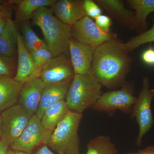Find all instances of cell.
<instances>
[{"label": "cell", "mask_w": 154, "mask_h": 154, "mask_svg": "<svg viewBox=\"0 0 154 154\" xmlns=\"http://www.w3.org/2000/svg\"><path fill=\"white\" fill-rule=\"evenodd\" d=\"M118 39L106 42L95 48L91 72L102 87L116 90L126 82L132 60Z\"/></svg>", "instance_id": "1"}, {"label": "cell", "mask_w": 154, "mask_h": 154, "mask_svg": "<svg viewBox=\"0 0 154 154\" xmlns=\"http://www.w3.org/2000/svg\"><path fill=\"white\" fill-rule=\"evenodd\" d=\"M32 18L33 24L41 30L54 57L65 55L69 51L71 26L61 22L47 7L38 9Z\"/></svg>", "instance_id": "2"}, {"label": "cell", "mask_w": 154, "mask_h": 154, "mask_svg": "<svg viewBox=\"0 0 154 154\" xmlns=\"http://www.w3.org/2000/svg\"><path fill=\"white\" fill-rule=\"evenodd\" d=\"M102 85L92 72L84 74H75L65 97L69 110L82 114L93 107L103 94Z\"/></svg>", "instance_id": "3"}, {"label": "cell", "mask_w": 154, "mask_h": 154, "mask_svg": "<svg viewBox=\"0 0 154 154\" xmlns=\"http://www.w3.org/2000/svg\"><path fill=\"white\" fill-rule=\"evenodd\" d=\"M82 114L70 110L51 134L46 146L58 154H81L78 131Z\"/></svg>", "instance_id": "4"}, {"label": "cell", "mask_w": 154, "mask_h": 154, "mask_svg": "<svg viewBox=\"0 0 154 154\" xmlns=\"http://www.w3.org/2000/svg\"><path fill=\"white\" fill-rule=\"evenodd\" d=\"M134 85L125 82L119 90L103 93L91 109L96 111L110 114L116 110L126 114L131 113L132 107L137 100L134 96Z\"/></svg>", "instance_id": "5"}, {"label": "cell", "mask_w": 154, "mask_h": 154, "mask_svg": "<svg viewBox=\"0 0 154 154\" xmlns=\"http://www.w3.org/2000/svg\"><path fill=\"white\" fill-rule=\"evenodd\" d=\"M153 98L149 78L144 77L139 95L133 106L131 113V118L135 119L139 128L135 141L137 146H141L143 137L149 132L154 123L151 108Z\"/></svg>", "instance_id": "6"}, {"label": "cell", "mask_w": 154, "mask_h": 154, "mask_svg": "<svg viewBox=\"0 0 154 154\" xmlns=\"http://www.w3.org/2000/svg\"><path fill=\"white\" fill-rule=\"evenodd\" d=\"M51 134L42 126L41 119L34 114L20 136L10 147L15 150L33 154L38 146L46 145Z\"/></svg>", "instance_id": "7"}, {"label": "cell", "mask_w": 154, "mask_h": 154, "mask_svg": "<svg viewBox=\"0 0 154 154\" xmlns=\"http://www.w3.org/2000/svg\"><path fill=\"white\" fill-rule=\"evenodd\" d=\"M71 36L81 43L94 48L106 42L117 39L116 34L102 30L87 16L72 25Z\"/></svg>", "instance_id": "8"}, {"label": "cell", "mask_w": 154, "mask_h": 154, "mask_svg": "<svg viewBox=\"0 0 154 154\" xmlns=\"http://www.w3.org/2000/svg\"><path fill=\"white\" fill-rule=\"evenodd\" d=\"M1 115L2 135L1 140L10 146L28 125L32 116L19 104L4 110Z\"/></svg>", "instance_id": "9"}, {"label": "cell", "mask_w": 154, "mask_h": 154, "mask_svg": "<svg viewBox=\"0 0 154 154\" xmlns=\"http://www.w3.org/2000/svg\"><path fill=\"white\" fill-rule=\"evenodd\" d=\"M71 62L65 55L55 57L40 70L38 77L46 85L60 83L74 75Z\"/></svg>", "instance_id": "10"}, {"label": "cell", "mask_w": 154, "mask_h": 154, "mask_svg": "<svg viewBox=\"0 0 154 154\" xmlns=\"http://www.w3.org/2000/svg\"><path fill=\"white\" fill-rule=\"evenodd\" d=\"M94 49V48L83 44L71 37L69 51L75 74H84L91 72Z\"/></svg>", "instance_id": "11"}, {"label": "cell", "mask_w": 154, "mask_h": 154, "mask_svg": "<svg viewBox=\"0 0 154 154\" xmlns=\"http://www.w3.org/2000/svg\"><path fill=\"white\" fill-rule=\"evenodd\" d=\"M46 85L38 77H34L24 83L19 95L18 104L30 115L36 114L42 91Z\"/></svg>", "instance_id": "12"}, {"label": "cell", "mask_w": 154, "mask_h": 154, "mask_svg": "<svg viewBox=\"0 0 154 154\" xmlns=\"http://www.w3.org/2000/svg\"><path fill=\"white\" fill-rule=\"evenodd\" d=\"M84 2V0H58L51 6V10L61 22L72 26L87 16Z\"/></svg>", "instance_id": "13"}, {"label": "cell", "mask_w": 154, "mask_h": 154, "mask_svg": "<svg viewBox=\"0 0 154 154\" xmlns=\"http://www.w3.org/2000/svg\"><path fill=\"white\" fill-rule=\"evenodd\" d=\"M17 49L18 67L14 79L25 83L34 77H38L40 71L35 65L31 54L25 47L22 35L19 33L17 35Z\"/></svg>", "instance_id": "14"}, {"label": "cell", "mask_w": 154, "mask_h": 154, "mask_svg": "<svg viewBox=\"0 0 154 154\" xmlns=\"http://www.w3.org/2000/svg\"><path fill=\"white\" fill-rule=\"evenodd\" d=\"M97 4L112 16L122 26L130 30H136L134 11L125 8L120 0H96Z\"/></svg>", "instance_id": "15"}, {"label": "cell", "mask_w": 154, "mask_h": 154, "mask_svg": "<svg viewBox=\"0 0 154 154\" xmlns=\"http://www.w3.org/2000/svg\"><path fill=\"white\" fill-rule=\"evenodd\" d=\"M72 79L60 83L47 84L42 91L36 115L41 119L47 108L55 103L65 99L66 96Z\"/></svg>", "instance_id": "16"}, {"label": "cell", "mask_w": 154, "mask_h": 154, "mask_svg": "<svg viewBox=\"0 0 154 154\" xmlns=\"http://www.w3.org/2000/svg\"><path fill=\"white\" fill-rule=\"evenodd\" d=\"M24 84L14 78L0 76V111L17 105Z\"/></svg>", "instance_id": "17"}, {"label": "cell", "mask_w": 154, "mask_h": 154, "mask_svg": "<svg viewBox=\"0 0 154 154\" xmlns=\"http://www.w3.org/2000/svg\"><path fill=\"white\" fill-rule=\"evenodd\" d=\"M69 111L65 100L51 105L46 109L42 117V126L52 134Z\"/></svg>", "instance_id": "18"}, {"label": "cell", "mask_w": 154, "mask_h": 154, "mask_svg": "<svg viewBox=\"0 0 154 154\" xmlns=\"http://www.w3.org/2000/svg\"><path fill=\"white\" fill-rule=\"evenodd\" d=\"M18 33L13 20L8 17L5 29L0 35V55L11 58L15 54Z\"/></svg>", "instance_id": "19"}, {"label": "cell", "mask_w": 154, "mask_h": 154, "mask_svg": "<svg viewBox=\"0 0 154 154\" xmlns=\"http://www.w3.org/2000/svg\"><path fill=\"white\" fill-rule=\"evenodd\" d=\"M134 10L136 30L139 34L146 30V19L154 13V0H128L127 1Z\"/></svg>", "instance_id": "20"}, {"label": "cell", "mask_w": 154, "mask_h": 154, "mask_svg": "<svg viewBox=\"0 0 154 154\" xmlns=\"http://www.w3.org/2000/svg\"><path fill=\"white\" fill-rule=\"evenodd\" d=\"M56 0H20L13 1L18 6L17 18L21 22L28 21L34 13L42 7L51 6Z\"/></svg>", "instance_id": "21"}, {"label": "cell", "mask_w": 154, "mask_h": 154, "mask_svg": "<svg viewBox=\"0 0 154 154\" xmlns=\"http://www.w3.org/2000/svg\"><path fill=\"white\" fill-rule=\"evenodd\" d=\"M86 154H119L110 137L99 135L89 142Z\"/></svg>", "instance_id": "22"}, {"label": "cell", "mask_w": 154, "mask_h": 154, "mask_svg": "<svg viewBox=\"0 0 154 154\" xmlns=\"http://www.w3.org/2000/svg\"><path fill=\"white\" fill-rule=\"evenodd\" d=\"M22 38L25 47L30 53L41 48H47L46 43L39 38L31 28L29 21L22 22Z\"/></svg>", "instance_id": "23"}, {"label": "cell", "mask_w": 154, "mask_h": 154, "mask_svg": "<svg viewBox=\"0 0 154 154\" xmlns=\"http://www.w3.org/2000/svg\"><path fill=\"white\" fill-rule=\"evenodd\" d=\"M152 20L153 25L150 29L131 38L125 43L122 42V47L129 52L143 45L154 42V16L152 17Z\"/></svg>", "instance_id": "24"}, {"label": "cell", "mask_w": 154, "mask_h": 154, "mask_svg": "<svg viewBox=\"0 0 154 154\" xmlns=\"http://www.w3.org/2000/svg\"><path fill=\"white\" fill-rule=\"evenodd\" d=\"M30 54L35 65L40 71L42 67L54 57L52 53L48 48L37 50Z\"/></svg>", "instance_id": "25"}, {"label": "cell", "mask_w": 154, "mask_h": 154, "mask_svg": "<svg viewBox=\"0 0 154 154\" xmlns=\"http://www.w3.org/2000/svg\"><path fill=\"white\" fill-rule=\"evenodd\" d=\"M84 7L86 15L92 19H96L103 13L100 6L92 0H84Z\"/></svg>", "instance_id": "26"}, {"label": "cell", "mask_w": 154, "mask_h": 154, "mask_svg": "<svg viewBox=\"0 0 154 154\" xmlns=\"http://www.w3.org/2000/svg\"><path fill=\"white\" fill-rule=\"evenodd\" d=\"M12 68L11 58L0 55V76L12 78Z\"/></svg>", "instance_id": "27"}, {"label": "cell", "mask_w": 154, "mask_h": 154, "mask_svg": "<svg viewBox=\"0 0 154 154\" xmlns=\"http://www.w3.org/2000/svg\"><path fill=\"white\" fill-rule=\"evenodd\" d=\"M96 25L102 30L106 32H110V28L112 25V20L106 15H100L95 19Z\"/></svg>", "instance_id": "28"}, {"label": "cell", "mask_w": 154, "mask_h": 154, "mask_svg": "<svg viewBox=\"0 0 154 154\" xmlns=\"http://www.w3.org/2000/svg\"><path fill=\"white\" fill-rule=\"evenodd\" d=\"M141 59L146 64L154 66V48L150 46L144 51L142 54Z\"/></svg>", "instance_id": "29"}, {"label": "cell", "mask_w": 154, "mask_h": 154, "mask_svg": "<svg viewBox=\"0 0 154 154\" xmlns=\"http://www.w3.org/2000/svg\"><path fill=\"white\" fill-rule=\"evenodd\" d=\"M8 17V11L6 8L0 12V35L5 29Z\"/></svg>", "instance_id": "30"}, {"label": "cell", "mask_w": 154, "mask_h": 154, "mask_svg": "<svg viewBox=\"0 0 154 154\" xmlns=\"http://www.w3.org/2000/svg\"><path fill=\"white\" fill-rule=\"evenodd\" d=\"M125 154H154V146H147L145 148L137 152H128Z\"/></svg>", "instance_id": "31"}, {"label": "cell", "mask_w": 154, "mask_h": 154, "mask_svg": "<svg viewBox=\"0 0 154 154\" xmlns=\"http://www.w3.org/2000/svg\"><path fill=\"white\" fill-rule=\"evenodd\" d=\"M34 154H56L51 151L46 145L41 146Z\"/></svg>", "instance_id": "32"}, {"label": "cell", "mask_w": 154, "mask_h": 154, "mask_svg": "<svg viewBox=\"0 0 154 154\" xmlns=\"http://www.w3.org/2000/svg\"><path fill=\"white\" fill-rule=\"evenodd\" d=\"M10 146L0 140V154H8Z\"/></svg>", "instance_id": "33"}, {"label": "cell", "mask_w": 154, "mask_h": 154, "mask_svg": "<svg viewBox=\"0 0 154 154\" xmlns=\"http://www.w3.org/2000/svg\"><path fill=\"white\" fill-rule=\"evenodd\" d=\"M8 154H30L19 151L15 150L13 149H9Z\"/></svg>", "instance_id": "34"}, {"label": "cell", "mask_w": 154, "mask_h": 154, "mask_svg": "<svg viewBox=\"0 0 154 154\" xmlns=\"http://www.w3.org/2000/svg\"><path fill=\"white\" fill-rule=\"evenodd\" d=\"M2 119L1 113H0V140L2 139Z\"/></svg>", "instance_id": "35"}, {"label": "cell", "mask_w": 154, "mask_h": 154, "mask_svg": "<svg viewBox=\"0 0 154 154\" xmlns=\"http://www.w3.org/2000/svg\"><path fill=\"white\" fill-rule=\"evenodd\" d=\"M5 9V7L0 3V12H2V11H3Z\"/></svg>", "instance_id": "36"}, {"label": "cell", "mask_w": 154, "mask_h": 154, "mask_svg": "<svg viewBox=\"0 0 154 154\" xmlns=\"http://www.w3.org/2000/svg\"><path fill=\"white\" fill-rule=\"evenodd\" d=\"M152 94L153 96V98H154V86L152 89H151Z\"/></svg>", "instance_id": "37"}]
</instances>
